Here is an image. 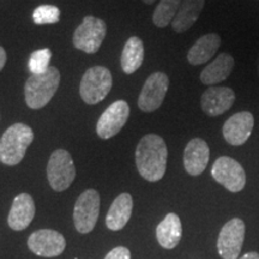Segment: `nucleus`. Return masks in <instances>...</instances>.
Listing matches in <instances>:
<instances>
[{
  "label": "nucleus",
  "instance_id": "1",
  "mask_svg": "<svg viewBox=\"0 0 259 259\" xmlns=\"http://www.w3.org/2000/svg\"><path fill=\"white\" fill-rule=\"evenodd\" d=\"M168 149L158 135H145L136 148V166L145 180L155 183L164 177L167 169Z\"/></svg>",
  "mask_w": 259,
  "mask_h": 259
},
{
  "label": "nucleus",
  "instance_id": "2",
  "mask_svg": "<svg viewBox=\"0 0 259 259\" xmlns=\"http://www.w3.org/2000/svg\"><path fill=\"white\" fill-rule=\"evenodd\" d=\"M34 141L30 126L17 122L11 125L0 138V162L6 166H16L23 160L29 145Z\"/></svg>",
  "mask_w": 259,
  "mask_h": 259
},
{
  "label": "nucleus",
  "instance_id": "3",
  "mask_svg": "<svg viewBox=\"0 0 259 259\" xmlns=\"http://www.w3.org/2000/svg\"><path fill=\"white\" fill-rule=\"evenodd\" d=\"M60 84V72L51 66L45 73L31 74L24 85L25 102L29 108L41 109L48 105Z\"/></svg>",
  "mask_w": 259,
  "mask_h": 259
},
{
  "label": "nucleus",
  "instance_id": "4",
  "mask_svg": "<svg viewBox=\"0 0 259 259\" xmlns=\"http://www.w3.org/2000/svg\"><path fill=\"white\" fill-rule=\"evenodd\" d=\"M113 87L111 71L105 66L90 67L83 74L79 85L82 100L88 105H96L103 101Z\"/></svg>",
  "mask_w": 259,
  "mask_h": 259
},
{
  "label": "nucleus",
  "instance_id": "5",
  "mask_svg": "<svg viewBox=\"0 0 259 259\" xmlns=\"http://www.w3.org/2000/svg\"><path fill=\"white\" fill-rule=\"evenodd\" d=\"M47 178L51 187L57 192L69 189L76 178V167L69 151L57 149L52 153L47 164Z\"/></svg>",
  "mask_w": 259,
  "mask_h": 259
},
{
  "label": "nucleus",
  "instance_id": "6",
  "mask_svg": "<svg viewBox=\"0 0 259 259\" xmlns=\"http://www.w3.org/2000/svg\"><path fill=\"white\" fill-rule=\"evenodd\" d=\"M107 34V25L101 18L87 16L73 34V46L84 53L94 54L101 47Z\"/></svg>",
  "mask_w": 259,
  "mask_h": 259
},
{
  "label": "nucleus",
  "instance_id": "7",
  "mask_svg": "<svg viewBox=\"0 0 259 259\" xmlns=\"http://www.w3.org/2000/svg\"><path fill=\"white\" fill-rule=\"evenodd\" d=\"M100 194L96 190H87L80 194L74 204L73 221L76 229L82 234L95 228L100 213Z\"/></svg>",
  "mask_w": 259,
  "mask_h": 259
},
{
  "label": "nucleus",
  "instance_id": "8",
  "mask_svg": "<svg viewBox=\"0 0 259 259\" xmlns=\"http://www.w3.org/2000/svg\"><path fill=\"white\" fill-rule=\"evenodd\" d=\"M169 89V77L164 72H154L145 80L138 96V108L142 112L157 111Z\"/></svg>",
  "mask_w": 259,
  "mask_h": 259
},
{
  "label": "nucleus",
  "instance_id": "9",
  "mask_svg": "<svg viewBox=\"0 0 259 259\" xmlns=\"http://www.w3.org/2000/svg\"><path fill=\"white\" fill-rule=\"evenodd\" d=\"M211 176L231 192H240L246 185L244 168L238 161L228 156H221L213 162Z\"/></svg>",
  "mask_w": 259,
  "mask_h": 259
},
{
  "label": "nucleus",
  "instance_id": "10",
  "mask_svg": "<svg viewBox=\"0 0 259 259\" xmlns=\"http://www.w3.org/2000/svg\"><path fill=\"white\" fill-rule=\"evenodd\" d=\"M246 227L240 219H232L222 227L218 239V252L223 259H238L244 244Z\"/></svg>",
  "mask_w": 259,
  "mask_h": 259
},
{
  "label": "nucleus",
  "instance_id": "11",
  "mask_svg": "<svg viewBox=\"0 0 259 259\" xmlns=\"http://www.w3.org/2000/svg\"><path fill=\"white\" fill-rule=\"evenodd\" d=\"M130 116V106L124 100L113 102L102 113L96 124V134L101 139L114 137L121 131Z\"/></svg>",
  "mask_w": 259,
  "mask_h": 259
},
{
  "label": "nucleus",
  "instance_id": "12",
  "mask_svg": "<svg viewBox=\"0 0 259 259\" xmlns=\"http://www.w3.org/2000/svg\"><path fill=\"white\" fill-rule=\"evenodd\" d=\"M28 247L32 253L45 258L58 257L66 247V240L59 232L52 229H40L28 239Z\"/></svg>",
  "mask_w": 259,
  "mask_h": 259
},
{
  "label": "nucleus",
  "instance_id": "13",
  "mask_svg": "<svg viewBox=\"0 0 259 259\" xmlns=\"http://www.w3.org/2000/svg\"><path fill=\"white\" fill-rule=\"evenodd\" d=\"M254 127V116L251 112L244 111L233 114L225 122L222 134L228 144L239 147L245 144L251 137Z\"/></svg>",
  "mask_w": 259,
  "mask_h": 259
},
{
  "label": "nucleus",
  "instance_id": "14",
  "mask_svg": "<svg viewBox=\"0 0 259 259\" xmlns=\"http://www.w3.org/2000/svg\"><path fill=\"white\" fill-rule=\"evenodd\" d=\"M235 102L234 90L228 87H209L200 97V106L208 116H219L232 108Z\"/></svg>",
  "mask_w": 259,
  "mask_h": 259
},
{
  "label": "nucleus",
  "instance_id": "15",
  "mask_svg": "<svg viewBox=\"0 0 259 259\" xmlns=\"http://www.w3.org/2000/svg\"><path fill=\"white\" fill-rule=\"evenodd\" d=\"M210 158L209 145L202 138H193L184 150V167L190 176H200L208 167Z\"/></svg>",
  "mask_w": 259,
  "mask_h": 259
},
{
  "label": "nucleus",
  "instance_id": "16",
  "mask_svg": "<svg viewBox=\"0 0 259 259\" xmlns=\"http://www.w3.org/2000/svg\"><path fill=\"white\" fill-rule=\"evenodd\" d=\"M35 202L29 193H21L15 197L8 216V225L14 231L28 228L35 218Z\"/></svg>",
  "mask_w": 259,
  "mask_h": 259
},
{
  "label": "nucleus",
  "instance_id": "17",
  "mask_svg": "<svg viewBox=\"0 0 259 259\" xmlns=\"http://www.w3.org/2000/svg\"><path fill=\"white\" fill-rule=\"evenodd\" d=\"M235 66L234 58L228 53H221L204 67L200 73V82L205 85H215L221 83L231 76L233 69Z\"/></svg>",
  "mask_w": 259,
  "mask_h": 259
},
{
  "label": "nucleus",
  "instance_id": "18",
  "mask_svg": "<svg viewBox=\"0 0 259 259\" xmlns=\"http://www.w3.org/2000/svg\"><path fill=\"white\" fill-rule=\"evenodd\" d=\"M134 199L130 193H121L114 199L106 216V225L111 231H120L131 219Z\"/></svg>",
  "mask_w": 259,
  "mask_h": 259
},
{
  "label": "nucleus",
  "instance_id": "19",
  "mask_svg": "<svg viewBox=\"0 0 259 259\" xmlns=\"http://www.w3.org/2000/svg\"><path fill=\"white\" fill-rule=\"evenodd\" d=\"M221 46V37L218 34H206L199 37L187 53V61L191 65L198 66L205 64L218 53Z\"/></svg>",
  "mask_w": 259,
  "mask_h": 259
},
{
  "label": "nucleus",
  "instance_id": "20",
  "mask_svg": "<svg viewBox=\"0 0 259 259\" xmlns=\"http://www.w3.org/2000/svg\"><path fill=\"white\" fill-rule=\"evenodd\" d=\"M204 4L205 0H183L176 18L171 22L173 30L178 34L189 30L199 18Z\"/></svg>",
  "mask_w": 259,
  "mask_h": 259
},
{
  "label": "nucleus",
  "instance_id": "21",
  "mask_svg": "<svg viewBox=\"0 0 259 259\" xmlns=\"http://www.w3.org/2000/svg\"><path fill=\"white\" fill-rule=\"evenodd\" d=\"M183 228H181V221L177 213L170 212L160 222L156 228V238L158 244L163 248L171 250L179 244Z\"/></svg>",
  "mask_w": 259,
  "mask_h": 259
},
{
  "label": "nucleus",
  "instance_id": "22",
  "mask_svg": "<svg viewBox=\"0 0 259 259\" xmlns=\"http://www.w3.org/2000/svg\"><path fill=\"white\" fill-rule=\"evenodd\" d=\"M144 60L143 41L137 36L130 37L126 41L121 53V69L126 74L135 73L142 66Z\"/></svg>",
  "mask_w": 259,
  "mask_h": 259
},
{
  "label": "nucleus",
  "instance_id": "23",
  "mask_svg": "<svg viewBox=\"0 0 259 259\" xmlns=\"http://www.w3.org/2000/svg\"><path fill=\"white\" fill-rule=\"evenodd\" d=\"M183 0H161L153 14V22L157 28L169 25L179 11Z\"/></svg>",
  "mask_w": 259,
  "mask_h": 259
},
{
  "label": "nucleus",
  "instance_id": "24",
  "mask_svg": "<svg viewBox=\"0 0 259 259\" xmlns=\"http://www.w3.org/2000/svg\"><path fill=\"white\" fill-rule=\"evenodd\" d=\"M32 21L37 25L56 24L60 21V10L54 5H40L32 12Z\"/></svg>",
  "mask_w": 259,
  "mask_h": 259
},
{
  "label": "nucleus",
  "instance_id": "25",
  "mask_svg": "<svg viewBox=\"0 0 259 259\" xmlns=\"http://www.w3.org/2000/svg\"><path fill=\"white\" fill-rule=\"evenodd\" d=\"M52 58V52L48 48H42L32 52L30 58H29V70L32 74L45 73L50 69V61Z\"/></svg>",
  "mask_w": 259,
  "mask_h": 259
},
{
  "label": "nucleus",
  "instance_id": "26",
  "mask_svg": "<svg viewBox=\"0 0 259 259\" xmlns=\"http://www.w3.org/2000/svg\"><path fill=\"white\" fill-rule=\"evenodd\" d=\"M105 259H131V252H130L128 248L124 247V246H119V247L113 248L106 255Z\"/></svg>",
  "mask_w": 259,
  "mask_h": 259
},
{
  "label": "nucleus",
  "instance_id": "27",
  "mask_svg": "<svg viewBox=\"0 0 259 259\" xmlns=\"http://www.w3.org/2000/svg\"><path fill=\"white\" fill-rule=\"evenodd\" d=\"M6 59H8V57H6V52L4 48L0 46V71L4 69L5 64H6Z\"/></svg>",
  "mask_w": 259,
  "mask_h": 259
},
{
  "label": "nucleus",
  "instance_id": "28",
  "mask_svg": "<svg viewBox=\"0 0 259 259\" xmlns=\"http://www.w3.org/2000/svg\"><path fill=\"white\" fill-rule=\"evenodd\" d=\"M239 259H259V253H257V252H248V253L242 255Z\"/></svg>",
  "mask_w": 259,
  "mask_h": 259
},
{
  "label": "nucleus",
  "instance_id": "29",
  "mask_svg": "<svg viewBox=\"0 0 259 259\" xmlns=\"http://www.w3.org/2000/svg\"><path fill=\"white\" fill-rule=\"evenodd\" d=\"M142 2L145 3V4H148V5H151V4H154L156 0H142Z\"/></svg>",
  "mask_w": 259,
  "mask_h": 259
},
{
  "label": "nucleus",
  "instance_id": "30",
  "mask_svg": "<svg viewBox=\"0 0 259 259\" xmlns=\"http://www.w3.org/2000/svg\"><path fill=\"white\" fill-rule=\"evenodd\" d=\"M258 74H259V54H258Z\"/></svg>",
  "mask_w": 259,
  "mask_h": 259
}]
</instances>
